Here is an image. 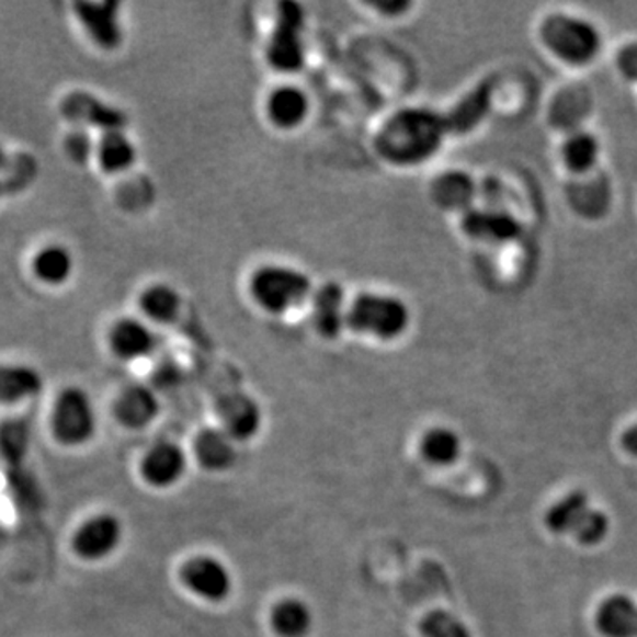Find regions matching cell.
Masks as SVG:
<instances>
[{
    "instance_id": "484cf974",
    "label": "cell",
    "mask_w": 637,
    "mask_h": 637,
    "mask_svg": "<svg viewBox=\"0 0 637 637\" xmlns=\"http://www.w3.org/2000/svg\"><path fill=\"white\" fill-rule=\"evenodd\" d=\"M271 624L280 637H305L314 627V613L302 599H284L275 605Z\"/></svg>"
},
{
    "instance_id": "836d02e7",
    "label": "cell",
    "mask_w": 637,
    "mask_h": 637,
    "mask_svg": "<svg viewBox=\"0 0 637 637\" xmlns=\"http://www.w3.org/2000/svg\"><path fill=\"white\" fill-rule=\"evenodd\" d=\"M622 73L630 80H637V45L628 46L618 57Z\"/></svg>"
},
{
    "instance_id": "1f68e13d",
    "label": "cell",
    "mask_w": 637,
    "mask_h": 637,
    "mask_svg": "<svg viewBox=\"0 0 637 637\" xmlns=\"http://www.w3.org/2000/svg\"><path fill=\"white\" fill-rule=\"evenodd\" d=\"M29 443H31V429L27 423L14 420V422L4 423V426L0 429V445L4 448L5 455L16 458L25 454Z\"/></svg>"
},
{
    "instance_id": "5b68a950",
    "label": "cell",
    "mask_w": 637,
    "mask_h": 637,
    "mask_svg": "<svg viewBox=\"0 0 637 637\" xmlns=\"http://www.w3.org/2000/svg\"><path fill=\"white\" fill-rule=\"evenodd\" d=\"M266 60L278 73H299L307 62L305 11L296 2L278 5L275 23L266 43Z\"/></svg>"
},
{
    "instance_id": "4316f807",
    "label": "cell",
    "mask_w": 637,
    "mask_h": 637,
    "mask_svg": "<svg viewBox=\"0 0 637 637\" xmlns=\"http://www.w3.org/2000/svg\"><path fill=\"white\" fill-rule=\"evenodd\" d=\"M590 498L584 491H572L556 501L546 512L544 524L555 535H570L573 527L578 526L582 515L590 509Z\"/></svg>"
},
{
    "instance_id": "d590c367",
    "label": "cell",
    "mask_w": 637,
    "mask_h": 637,
    "mask_svg": "<svg viewBox=\"0 0 637 637\" xmlns=\"http://www.w3.org/2000/svg\"><path fill=\"white\" fill-rule=\"evenodd\" d=\"M11 157L5 151V147L0 144V172H4L5 167L10 163Z\"/></svg>"
},
{
    "instance_id": "9c48e42d",
    "label": "cell",
    "mask_w": 637,
    "mask_h": 637,
    "mask_svg": "<svg viewBox=\"0 0 637 637\" xmlns=\"http://www.w3.org/2000/svg\"><path fill=\"white\" fill-rule=\"evenodd\" d=\"M73 10L83 31L88 33L98 48L114 52L123 45L121 2H115V0H80V2H75Z\"/></svg>"
},
{
    "instance_id": "d6986e66",
    "label": "cell",
    "mask_w": 637,
    "mask_h": 637,
    "mask_svg": "<svg viewBox=\"0 0 637 637\" xmlns=\"http://www.w3.org/2000/svg\"><path fill=\"white\" fill-rule=\"evenodd\" d=\"M596 630L604 637H637V604L627 595L607 596L595 613Z\"/></svg>"
},
{
    "instance_id": "e575fe53",
    "label": "cell",
    "mask_w": 637,
    "mask_h": 637,
    "mask_svg": "<svg viewBox=\"0 0 637 637\" xmlns=\"http://www.w3.org/2000/svg\"><path fill=\"white\" fill-rule=\"evenodd\" d=\"M622 446H624L627 454L637 457V423L633 426H628L627 431L622 434Z\"/></svg>"
},
{
    "instance_id": "4dcf8cb0",
    "label": "cell",
    "mask_w": 637,
    "mask_h": 637,
    "mask_svg": "<svg viewBox=\"0 0 637 637\" xmlns=\"http://www.w3.org/2000/svg\"><path fill=\"white\" fill-rule=\"evenodd\" d=\"M420 633L423 637H473L468 625L445 610L431 611L423 616Z\"/></svg>"
},
{
    "instance_id": "603a6c76",
    "label": "cell",
    "mask_w": 637,
    "mask_h": 637,
    "mask_svg": "<svg viewBox=\"0 0 637 637\" xmlns=\"http://www.w3.org/2000/svg\"><path fill=\"white\" fill-rule=\"evenodd\" d=\"M94 158L105 174H123L137 163V146L126 134V129L109 132V134H101Z\"/></svg>"
},
{
    "instance_id": "d6a6232c",
    "label": "cell",
    "mask_w": 637,
    "mask_h": 637,
    "mask_svg": "<svg viewBox=\"0 0 637 637\" xmlns=\"http://www.w3.org/2000/svg\"><path fill=\"white\" fill-rule=\"evenodd\" d=\"M66 155H68L69 160H73L75 163L83 166V163H89L91 158L96 157V143L92 140L91 134L88 129L77 128L73 132H69L68 137L65 140Z\"/></svg>"
},
{
    "instance_id": "4fadbf2b",
    "label": "cell",
    "mask_w": 637,
    "mask_h": 637,
    "mask_svg": "<svg viewBox=\"0 0 637 637\" xmlns=\"http://www.w3.org/2000/svg\"><path fill=\"white\" fill-rule=\"evenodd\" d=\"M312 322L325 339H335L345 330L349 303L342 285L328 282L314 289Z\"/></svg>"
},
{
    "instance_id": "3957f363",
    "label": "cell",
    "mask_w": 637,
    "mask_h": 637,
    "mask_svg": "<svg viewBox=\"0 0 637 637\" xmlns=\"http://www.w3.org/2000/svg\"><path fill=\"white\" fill-rule=\"evenodd\" d=\"M411 325L408 303L386 293H360L349 302L345 328L377 340L402 337Z\"/></svg>"
},
{
    "instance_id": "f1b7e54d",
    "label": "cell",
    "mask_w": 637,
    "mask_h": 637,
    "mask_svg": "<svg viewBox=\"0 0 637 637\" xmlns=\"http://www.w3.org/2000/svg\"><path fill=\"white\" fill-rule=\"evenodd\" d=\"M564 158L565 163L573 172H587L595 166L596 158H599L596 138L587 132H576L565 140Z\"/></svg>"
},
{
    "instance_id": "7402d4cb",
    "label": "cell",
    "mask_w": 637,
    "mask_h": 637,
    "mask_svg": "<svg viewBox=\"0 0 637 637\" xmlns=\"http://www.w3.org/2000/svg\"><path fill=\"white\" fill-rule=\"evenodd\" d=\"M33 273L50 287L65 285L75 273L73 252L62 243L45 244L34 253Z\"/></svg>"
},
{
    "instance_id": "d4e9b609",
    "label": "cell",
    "mask_w": 637,
    "mask_h": 637,
    "mask_svg": "<svg viewBox=\"0 0 637 637\" xmlns=\"http://www.w3.org/2000/svg\"><path fill=\"white\" fill-rule=\"evenodd\" d=\"M195 455L209 471H225L236 463L235 440L224 429H206L195 440Z\"/></svg>"
},
{
    "instance_id": "f546056e",
    "label": "cell",
    "mask_w": 637,
    "mask_h": 637,
    "mask_svg": "<svg viewBox=\"0 0 637 637\" xmlns=\"http://www.w3.org/2000/svg\"><path fill=\"white\" fill-rule=\"evenodd\" d=\"M610 517L602 510L590 507L587 514L582 515L578 526L573 527L570 537L584 547L599 546L610 535Z\"/></svg>"
},
{
    "instance_id": "7a4b0ae2",
    "label": "cell",
    "mask_w": 637,
    "mask_h": 637,
    "mask_svg": "<svg viewBox=\"0 0 637 637\" xmlns=\"http://www.w3.org/2000/svg\"><path fill=\"white\" fill-rule=\"evenodd\" d=\"M250 298L271 316H285L312 298L314 284L307 273L285 264H264L248 280Z\"/></svg>"
},
{
    "instance_id": "9a60e30c",
    "label": "cell",
    "mask_w": 637,
    "mask_h": 637,
    "mask_svg": "<svg viewBox=\"0 0 637 637\" xmlns=\"http://www.w3.org/2000/svg\"><path fill=\"white\" fill-rule=\"evenodd\" d=\"M224 431L232 440L248 441L258 436L262 425V413L259 403L244 394H230L218 403Z\"/></svg>"
},
{
    "instance_id": "44dd1931",
    "label": "cell",
    "mask_w": 637,
    "mask_h": 637,
    "mask_svg": "<svg viewBox=\"0 0 637 637\" xmlns=\"http://www.w3.org/2000/svg\"><path fill=\"white\" fill-rule=\"evenodd\" d=\"M138 308L149 325L169 326L180 317L183 298L172 285H147L138 296Z\"/></svg>"
},
{
    "instance_id": "ba28073f",
    "label": "cell",
    "mask_w": 637,
    "mask_h": 637,
    "mask_svg": "<svg viewBox=\"0 0 637 637\" xmlns=\"http://www.w3.org/2000/svg\"><path fill=\"white\" fill-rule=\"evenodd\" d=\"M60 112L79 128H94L101 134L121 132L129 123L126 112L88 91L69 92L60 103Z\"/></svg>"
},
{
    "instance_id": "ac0fdd59",
    "label": "cell",
    "mask_w": 637,
    "mask_h": 637,
    "mask_svg": "<svg viewBox=\"0 0 637 637\" xmlns=\"http://www.w3.org/2000/svg\"><path fill=\"white\" fill-rule=\"evenodd\" d=\"M492 94L494 86L491 82L478 83L445 115L446 132L466 135L477 128L491 112Z\"/></svg>"
},
{
    "instance_id": "277c9868",
    "label": "cell",
    "mask_w": 637,
    "mask_h": 637,
    "mask_svg": "<svg viewBox=\"0 0 637 637\" xmlns=\"http://www.w3.org/2000/svg\"><path fill=\"white\" fill-rule=\"evenodd\" d=\"M50 429L54 440L66 448L91 443L98 432V413L91 395L80 386H68L60 391L52 408Z\"/></svg>"
},
{
    "instance_id": "8992f818",
    "label": "cell",
    "mask_w": 637,
    "mask_h": 637,
    "mask_svg": "<svg viewBox=\"0 0 637 637\" xmlns=\"http://www.w3.org/2000/svg\"><path fill=\"white\" fill-rule=\"evenodd\" d=\"M544 43L559 59L569 65H588L601 52V34L587 20L569 14H555L542 27Z\"/></svg>"
},
{
    "instance_id": "7c38bea8",
    "label": "cell",
    "mask_w": 637,
    "mask_h": 637,
    "mask_svg": "<svg viewBox=\"0 0 637 637\" xmlns=\"http://www.w3.org/2000/svg\"><path fill=\"white\" fill-rule=\"evenodd\" d=\"M310 98L299 86L282 83L268 94L266 111L268 121L275 128L291 132L302 126L310 115Z\"/></svg>"
},
{
    "instance_id": "8fae6325",
    "label": "cell",
    "mask_w": 637,
    "mask_h": 637,
    "mask_svg": "<svg viewBox=\"0 0 637 637\" xmlns=\"http://www.w3.org/2000/svg\"><path fill=\"white\" fill-rule=\"evenodd\" d=\"M181 579L195 595L207 602H221L232 592L230 570L213 556H195L183 565Z\"/></svg>"
},
{
    "instance_id": "6da1fadb",
    "label": "cell",
    "mask_w": 637,
    "mask_h": 637,
    "mask_svg": "<svg viewBox=\"0 0 637 637\" xmlns=\"http://www.w3.org/2000/svg\"><path fill=\"white\" fill-rule=\"evenodd\" d=\"M446 135L445 115L409 106L394 112L380 124L376 151L380 160L395 167L422 166L440 151Z\"/></svg>"
},
{
    "instance_id": "ffe728a7",
    "label": "cell",
    "mask_w": 637,
    "mask_h": 637,
    "mask_svg": "<svg viewBox=\"0 0 637 637\" xmlns=\"http://www.w3.org/2000/svg\"><path fill=\"white\" fill-rule=\"evenodd\" d=\"M160 402L155 391L146 385L128 386L115 402V414L128 429H146L157 420Z\"/></svg>"
},
{
    "instance_id": "5bb4252c",
    "label": "cell",
    "mask_w": 637,
    "mask_h": 637,
    "mask_svg": "<svg viewBox=\"0 0 637 637\" xmlns=\"http://www.w3.org/2000/svg\"><path fill=\"white\" fill-rule=\"evenodd\" d=\"M140 471L149 486L167 489L175 486L186 473V455L175 443L161 441L147 452Z\"/></svg>"
},
{
    "instance_id": "52a82bcc",
    "label": "cell",
    "mask_w": 637,
    "mask_h": 637,
    "mask_svg": "<svg viewBox=\"0 0 637 637\" xmlns=\"http://www.w3.org/2000/svg\"><path fill=\"white\" fill-rule=\"evenodd\" d=\"M124 538L123 521L111 512L92 515L80 524L73 535L75 555L88 564L111 558L120 549Z\"/></svg>"
},
{
    "instance_id": "e0dca14e",
    "label": "cell",
    "mask_w": 637,
    "mask_h": 637,
    "mask_svg": "<svg viewBox=\"0 0 637 637\" xmlns=\"http://www.w3.org/2000/svg\"><path fill=\"white\" fill-rule=\"evenodd\" d=\"M463 229L471 238L487 243H507L521 235V224L510 213L473 207L464 213Z\"/></svg>"
},
{
    "instance_id": "8d00e7d4",
    "label": "cell",
    "mask_w": 637,
    "mask_h": 637,
    "mask_svg": "<svg viewBox=\"0 0 637 637\" xmlns=\"http://www.w3.org/2000/svg\"><path fill=\"white\" fill-rule=\"evenodd\" d=\"M5 184L4 181L0 180V197H2V193H4Z\"/></svg>"
},
{
    "instance_id": "2e32d148",
    "label": "cell",
    "mask_w": 637,
    "mask_h": 637,
    "mask_svg": "<svg viewBox=\"0 0 637 637\" xmlns=\"http://www.w3.org/2000/svg\"><path fill=\"white\" fill-rule=\"evenodd\" d=\"M42 372L27 363H0V406H19L42 395Z\"/></svg>"
},
{
    "instance_id": "cb8c5ba5",
    "label": "cell",
    "mask_w": 637,
    "mask_h": 637,
    "mask_svg": "<svg viewBox=\"0 0 637 637\" xmlns=\"http://www.w3.org/2000/svg\"><path fill=\"white\" fill-rule=\"evenodd\" d=\"M477 195V184L464 172H446L432 184V197L450 212H469Z\"/></svg>"
},
{
    "instance_id": "83f0119b",
    "label": "cell",
    "mask_w": 637,
    "mask_h": 637,
    "mask_svg": "<svg viewBox=\"0 0 637 637\" xmlns=\"http://www.w3.org/2000/svg\"><path fill=\"white\" fill-rule=\"evenodd\" d=\"M420 450H422L426 463L434 464V466H450V464L457 463V458L460 457L463 441L458 437L457 432L452 431L448 426H436L423 436Z\"/></svg>"
},
{
    "instance_id": "30bf717a",
    "label": "cell",
    "mask_w": 637,
    "mask_h": 637,
    "mask_svg": "<svg viewBox=\"0 0 637 637\" xmlns=\"http://www.w3.org/2000/svg\"><path fill=\"white\" fill-rule=\"evenodd\" d=\"M160 344L158 333L146 319L121 317L109 330L112 353L123 362L149 359Z\"/></svg>"
}]
</instances>
